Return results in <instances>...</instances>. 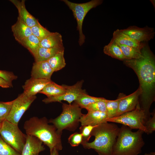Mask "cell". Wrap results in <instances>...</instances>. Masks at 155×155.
<instances>
[{
	"instance_id": "1",
	"label": "cell",
	"mask_w": 155,
	"mask_h": 155,
	"mask_svg": "<svg viewBox=\"0 0 155 155\" xmlns=\"http://www.w3.org/2000/svg\"><path fill=\"white\" fill-rule=\"evenodd\" d=\"M142 56L137 59H125L124 63L135 71L138 78L142 90V107L146 118L150 117L149 108L154 101L153 93L155 85V61L154 55L148 44L141 49Z\"/></svg>"
},
{
	"instance_id": "2",
	"label": "cell",
	"mask_w": 155,
	"mask_h": 155,
	"mask_svg": "<svg viewBox=\"0 0 155 155\" xmlns=\"http://www.w3.org/2000/svg\"><path fill=\"white\" fill-rule=\"evenodd\" d=\"M46 117H33L26 121L24 128L26 135L34 136L49 148L50 151L56 148L59 151L62 149L61 134L53 125L49 124Z\"/></svg>"
},
{
	"instance_id": "3",
	"label": "cell",
	"mask_w": 155,
	"mask_h": 155,
	"mask_svg": "<svg viewBox=\"0 0 155 155\" xmlns=\"http://www.w3.org/2000/svg\"><path fill=\"white\" fill-rule=\"evenodd\" d=\"M120 128L116 124L108 122L96 126L91 133L94 140L81 144L85 149L94 150L99 155H112L113 147Z\"/></svg>"
},
{
	"instance_id": "4",
	"label": "cell",
	"mask_w": 155,
	"mask_h": 155,
	"mask_svg": "<svg viewBox=\"0 0 155 155\" xmlns=\"http://www.w3.org/2000/svg\"><path fill=\"white\" fill-rule=\"evenodd\" d=\"M131 130L123 125L120 128L112 155H138L141 153L145 144L142 137L144 132L140 129L133 132Z\"/></svg>"
},
{
	"instance_id": "5",
	"label": "cell",
	"mask_w": 155,
	"mask_h": 155,
	"mask_svg": "<svg viewBox=\"0 0 155 155\" xmlns=\"http://www.w3.org/2000/svg\"><path fill=\"white\" fill-rule=\"evenodd\" d=\"M62 107V112L59 116L49 120V123H52L61 134L63 129L74 131L83 115L81 112L82 108L74 102L72 104L63 103Z\"/></svg>"
},
{
	"instance_id": "6",
	"label": "cell",
	"mask_w": 155,
	"mask_h": 155,
	"mask_svg": "<svg viewBox=\"0 0 155 155\" xmlns=\"http://www.w3.org/2000/svg\"><path fill=\"white\" fill-rule=\"evenodd\" d=\"M0 135L3 140L20 154L26 142L27 135L23 133L18 125L3 120L0 130Z\"/></svg>"
},
{
	"instance_id": "7",
	"label": "cell",
	"mask_w": 155,
	"mask_h": 155,
	"mask_svg": "<svg viewBox=\"0 0 155 155\" xmlns=\"http://www.w3.org/2000/svg\"><path fill=\"white\" fill-rule=\"evenodd\" d=\"M146 120L144 111L141 108L139 102L134 110L117 117L109 118L107 121L121 124L131 129L141 130L147 133V131L144 125Z\"/></svg>"
},
{
	"instance_id": "8",
	"label": "cell",
	"mask_w": 155,
	"mask_h": 155,
	"mask_svg": "<svg viewBox=\"0 0 155 155\" xmlns=\"http://www.w3.org/2000/svg\"><path fill=\"white\" fill-rule=\"evenodd\" d=\"M72 11L77 23V30L79 31V43L80 46L85 42V37L82 30L83 23L84 18L88 12L93 8L101 4L102 0H92L86 3H75L67 0H62Z\"/></svg>"
},
{
	"instance_id": "9",
	"label": "cell",
	"mask_w": 155,
	"mask_h": 155,
	"mask_svg": "<svg viewBox=\"0 0 155 155\" xmlns=\"http://www.w3.org/2000/svg\"><path fill=\"white\" fill-rule=\"evenodd\" d=\"M36 98V96H29L23 92L13 100L9 113L6 120L18 125L26 111Z\"/></svg>"
},
{
	"instance_id": "10",
	"label": "cell",
	"mask_w": 155,
	"mask_h": 155,
	"mask_svg": "<svg viewBox=\"0 0 155 155\" xmlns=\"http://www.w3.org/2000/svg\"><path fill=\"white\" fill-rule=\"evenodd\" d=\"M83 82L84 80H82L71 86L65 85L66 91L64 94L58 96L47 97L43 99L42 101L48 104L54 102H61L62 101H65L71 104L80 95L86 93L85 90L82 89Z\"/></svg>"
},
{
	"instance_id": "11",
	"label": "cell",
	"mask_w": 155,
	"mask_h": 155,
	"mask_svg": "<svg viewBox=\"0 0 155 155\" xmlns=\"http://www.w3.org/2000/svg\"><path fill=\"white\" fill-rule=\"evenodd\" d=\"M120 30L131 38L140 42H147L153 39L155 33L154 28L147 26L143 28L131 26Z\"/></svg>"
},
{
	"instance_id": "12",
	"label": "cell",
	"mask_w": 155,
	"mask_h": 155,
	"mask_svg": "<svg viewBox=\"0 0 155 155\" xmlns=\"http://www.w3.org/2000/svg\"><path fill=\"white\" fill-rule=\"evenodd\" d=\"M142 93V90L140 86L137 90L129 95L121 96L116 117L134 110L139 102V98Z\"/></svg>"
},
{
	"instance_id": "13",
	"label": "cell",
	"mask_w": 155,
	"mask_h": 155,
	"mask_svg": "<svg viewBox=\"0 0 155 155\" xmlns=\"http://www.w3.org/2000/svg\"><path fill=\"white\" fill-rule=\"evenodd\" d=\"M52 81L51 80L31 77L26 80L22 86L23 92L29 96H35Z\"/></svg>"
},
{
	"instance_id": "14",
	"label": "cell",
	"mask_w": 155,
	"mask_h": 155,
	"mask_svg": "<svg viewBox=\"0 0 155 155\" xmlns=\"http://www.w3.org/2000/svg\"><path fill=\"white\" fill-rule=\"evenodd\" d=\"M54 72L47 61H35L33 64L31 76L35 78L51 80Z\"/></svg>"
},
{
	"instance_id": "15",
	"label": "cell",
	"mask_w": 155,
	"mask_h": 155,
	"mask_svg": "<svg viewBox=\"0 0 155 155\" xmlns=\"http://www.w3.org/2000/svg\"><path fill=\"white\" fill-rule=\"evenodd\" d=\"M16 7L18 12V17L29 27L31 28L38 24V20L30 14L25 7V0H10Z\"/></svg>"
},
{
	"instance_id": "16",
	"label": "cell",
	"mask_w": 155,
	"mask_h": 155,
	"mask_svg": "<svg viewBox=\"0 0 155 155\" xmlns=\"http://www.w3.org/2000/svg\"><path fill=\"white\" fill-rule=\"evenodd\" d=\"M108 118L106 112L99 111H89L81 117L80 122L81 126L96 125L107 122Z\"/></svg>"
},
{
	"instance_id": "17",
	"label": "cell",
	"mask_w": 155,
	"mask_h": 155,
	"mask_svg": "<svg viewBox=\"0 0 155 155\" xmlns=\"http://www.w3.org/2000/svg\"><path fill=\"white\" fill-rule=\"evenodd\" d=\"M45 150L42 142L36 137L27 135L26 142L21 155H36Z\"/></svg>"
},
{
	"instance_id": "18",
	"label": "cell",
	"mask_w": 155,
	"mask_h": 155,
	"mask_svg": "<svg viewBox=\"0 0 155 155\" xmlns=\"http://www.w3.org/2000/svg\"><path fill=\"white\" fill-rule=\"evenodd\" d=\"M112 39L118 44L137 48L140 49L142 48L147 42H138L131 38L119 29L114 32Z\"/></svg>"
},
{
	"instance_id": "19",
	"label": "cell",
	"mask_w": 155,
	"mask_h": 155,
	"mask_svg": "<svg viewBox=\"0 0 155 155\" xmlns=\"http://www.w3.org/2000/svg\"><path fill=\"white\" fill-rule=\"evenodd\" d=\"M11 29L15 39L19 42L32 34L31 28L18 17L16 23L11 26Z\"/></svg>"
},
{
	"instance_id": "20",
	"label": "cell",
	"mask_w": 155,
	"mask_h": 155,
	"mask_svg": "<svg viewBox=\"0 0 155 155\" xmlns=\"http://www.w3.org/2000/svg\"><path fill=\"white\" fill-rule=\"evenodd\" d=\"M40 46L46 48L63 46L62 36L58 32H51L40 41Z\"/></svg>"
},
{
	"instance_id": "21",
	"label": "cell",
	"mask_w": 155,
	"mask_h": 155,
	"mask_svg": "<svg viewBox=\"0 0 155 155\" xmlns=\"http://www.w3.org/2000/svg\"><path fill=\"white\" fill-rule=\"evenodd\" d=\"M64 46L53 48H46L40 46L34 58L35 61H47L57 53L64 51Z\"/></svg>"
},
{
	"instance_id": "22",
	"label": "cell",
	"mask_w": 155,
	"mask_h": 155,
	"mask_svg": "<svg viewBox=\"0 0 155 155\" xmlns=\"http://www.w3.org/2000/svg\"><path fill=\"white\" fill-rule=\"evenodd\" d=\"M66 91L65 85H59L52 81L47 84L39 93L46 95L47 97L60 96Z\"/></svg>"
},
{
	"instance_id": "23",
	"label": "cell",
	"mask_w": 155,
	"mask_h": 155,
	"mask_svg": "<svg viewBox=\"0 0 155 155\" xmlns=\"http://www.w3.org/2000/svg\"><path fill=\"white\" fill-rule=\"evenodd\" d=\"M103 51L104 54L113 58L123 61L125 59L119 44L112 38L109 43L104 46Z\"/></svg>"
},
{
	"instance_id": "24",
	"label": "cell",
	"mask_w": 155,
	"mask_h": 155,
	"mask_svg": "<svg viewBox=\"0 0 155 155\" xmlns=\"http://www.w3.org/2000/svg\"><path fill=\"white\" fill-rule=\"evenodd\" d=\"M40 42L39 40L36 36L32 34L19 43L27 49L34 58L40 46Z\"/></svg>"
},
{
	"instance_id": "25",
	"label": "cell",
	"mask_w": 155,
	"mask_h": 155,
	"mask_svg": "<svg viewBox=\"0 0 155 155\" xmlns=\"http://www.w3.org/2000/svg\"><path fill=\"white\" fill-rule=\"evenodd\" d=\"M64 54V51L59 52L47 61L54 72L58 71L65 66L66 63Z\"/></svg>"
},
{
	"instance_id": "26",
	"label": "cell",
	"mask_w": 155,
	"mask_h": 155,
	"mask_svg": "<svg viewBox=\"0 0 155 155\" xmlns=\"http://www.w3.org/2000/svg\"><path fill=\"white\" fill-rule=\"evenodd\" d=\"M104 98L92 96L86 93H83L80 95L74 102L81 108H86L89 104L95 102L102 100Z\"/></svg>"
},
{
	"instance_id": "27",
	"label": "cell",
	"mask_w": 155,
	"mask_h": 155,
	"mask_svg": "<svg viewBox=\"0 0 155 155\" xmlns=\"http://www.w3.org/2000/svg\"><path fill=\"white\" fill-rule=\"evenodd\" d=\"M118 44L125 59H137L142 56L141 49L126 45Z\"/></svg>"
},
{
	"instance_id": "28",
	"label": "cell",
	"mask_w": 155,
	"mask_h": 155,
	"mask_svg": "<svg viewBox=\"0 0 155 155\" xmlns=\"http://www.w3.org/2000/svg\"><path fill=\"white\" fill-rule=\"evenodd\" d=\"M121 97L120 96L118 98L115 100L106 99V113L108 119L116 117Z\"/></svg>"
},
{
	"instance_id": "29",
	"label": "cell",
	"mask_w": 155,
	"mask_h": 155,
	"mask_svg": "<svg viewBox=\"0 0 155 155\" xmlns=\"http://www.w3.org/2000/svg\"><path fill=\"white\" fill-rule=\"evenodd\" d=\"M32 34L36 36L41 41L49 34L51 32L39 23L38 24L31 28Z\"/></svg>"
},
{
	"instance_id": "30",
	"label": "cell",
	"mask_w": 155,
	"mask_h": 155,
	"mask_svg": "<svg viewBox=\"0 0 155 155\" xmlns=\"http://www.w3.org/2000/svg\"><path fill=\"white\" fill-rule=\"evenodd\" d=\"M0 155H21L6 143L0 135Z\"/></svg>"
},
{
	"instance_id": "31",
	"label": "cell",
	"mask_w": 155,
	"mask_h": 155,
	"mask_svg": "<svg viewBox=\"0 0 155 155\" xmlns=\"http://www.w3.org/2000/svg\"><path fill=\"white\" fill-rule=\"evenodd\" d=\"M106 99L99 101L88 105L86 108L88 111H99L106 113Z\"/></svg>"
},
{
	"instance_id": "32",
	"label": "cell",
	"mask_w": 155,
	"mask_h": 155,
	"mask_svg": "<svg viewBox=\"0 0 155 155\" xmlns=\"http://www.w3.org/2000/svg\"><path fill=\"white\" fill-rule=\"evenodd\" d=\"M13 100L4 102L0 101V120L6 119L11 110Z\"/></svg>"
},
{
	"instance_id": "33",
	"label": "cell",
	"mask_w": 155,
	"mask_h": 155,
	"mask_svg": "<svg viewBox=\"0 0 155 155\" xmlns=\"http://www.w3.org/2000/svg\"><path fill=\"white\" fill-rule=\"evenodd\" d=\"M96 125H83L80 127V132L82 136V143L88 142L91 137V134L92 130Z\"/></svg>"
},
{
	"instance_id": "34",
	"label": "cell",
	"mask_w": 155,
	"mask_h": 155,
	"mask_svg": "<svg viewBox=\"0 0 155 155\" xmlns=\"http://www.w3.org/2000/svg\"><path fill=\"white\" fill-rule=\"evenodd\" d=\"M82 142V136L80 132H76L72 134L68 138V142L72 147L77 146L81 144Z\"/></svg>"
},
{
	"instance_id": "35",
	"label": "cell",
	"mask_w": 155,
	"mask_h": 155,
	"mask_svg": "<svg viewBox=\"0 0 155 155\" xmlns=\"http://www.w3.org/2000/svg\"><path fill=\"white\" fill-rule=\"evenodd\" d=\"M152 117L150 118L145 123L144 125L147 131V134H151L155 130V114H152Z\"/></svg>"
},
{
	"instance_id": "36",
	"label": "cell",
	"mask_w": 155,
	"mask_h": 155,
	"mask_svg": "<svg viewBox=\"0 0 155 155\" xmlns=\"http://www.w3.org/2000/svg\"><path fill=\"white\" fill-rule=\"evenodd\" d=\"M0 77L11 84L13 81L18 78L12 72L2 70H0Z\"/></svg>"
},
{
	"instance_id": "37",
	"label": "cell",
	"mask_w": 155,
	"mask_h": 155,
	"mask_svg": "<svg viewBox=\"0 0 155 155\" xmlns=\"http://www.w3.org/2000/svg\"><path fill=\"white\" fill-rule=\"evenodd\" d=\"M12 84H11L0 77V86L5 88L12 87Z\"/></svg>"
},
{
	"instance_id": "38",
	"label": "cell",
	"mask_w": 155,
	"mask_h": 155,
	"mask_svg": "<svg viewBox=\"0 0 155 155\" xmlns=\"http://www.w3.org/2000/svg\"><path fill=\"white\" fill-rule=\"evenodd\" d=\"M58 152L59 151L56 148H55L50 151V155H59Z\"/></svg>"
},
{
	"instance_id": "39",
	"label": "cell",
	"mask_w": 155,
	"mask_h": 155,
	"mask_svg": "<svg viewBox=\"0 0 155 155\" xmlns=\"http://www.w3.org/2000/svg\"><path fill=\"white\" fill-rule=\"evenodd\" d=\"M144 155H155V153L154 152H152L150 153H145Z\"/></svg>"
},
{
	"instance_id": "40",
	"label": "cell",
	"mask_w": 155,
	"mask_h": 155,
	"mask_svg": "<svg viewBox=\"0 0 155 155\" xmlns=\"http://www.w3.org/2000/svg\"><path fill=\"white\" fill-rule=\"evenodd\" d=\"M3 121L0 120V130L1 128V125H2V122Z\"/></svg>"
},
{
	"instance_id": "41",
	"label": "cell",
	"mask_w": 155,
	"mask_h": 155,
	"mask_svg": "<svg viewBox=\"0 0 155 155\" xmlns=\"http://www.w3.org/2000/svg\"><path fill=\"white\" fill-rule=\"evenodd\" d=\"M36 155H39V154H36Z\"/></svg>"
}]
</instances>
